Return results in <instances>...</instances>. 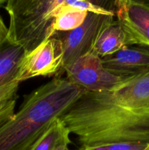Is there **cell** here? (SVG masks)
I'll list each match as a JSON object with an SVG mask.
<instances>
[{
    "label": "cell",
    "mask_w": 149,
    "mask_h": 150,
    "mask_svg": "<svg viewBox=\"0 0 149 150\" xmlns=\"http://www.w3.org/2000/svg\"><path fill=\"white\" fill-rule=\"evenodd\" d=\"M60 119L77 136L80 148L149 144V111L121 106L104 92L86 91Z\"/></svg>",
    "instance_id": "cell-1"
},
{
    "label": "cell",
    "mask_w": 149,
    "mask_h": 150,
    "mask_svg": "<svg viewBox=\"0 0 149 150\" xmlns=\"http://www.w3.org/2000/svg\"><path fill=\"white\" fill-rule=\"evenodd\" d=\"M104 93L108 99L121 106L149 111V70L129 79L111 92Z\"/></svg>",
    "instance_id": "cell-9"
},
{
    "label": "cell",
    "mask_w": 149,
    "mask_h": 150,
    "mask_svg": "<svg viewBox=\"0 0 149 150\" xmlns=\"http://www.w3.org/2000/svg\"><path fill=\"white\" fill-rule=\"evenodd\" d=\"M64 0H8L4 8L10 18L7 39L29 53L52 38L56 9Z\"/></svg>",
    "instance_id": "cell-3"
},
{
    "label": "cell",
    "mask_w": 149,
    "mask_h": 150,
    "mask_svg": "<svg viewBox=\"0 0 149 150\" xmlns=\"http://www.w3.org/2000/svg\"><path fill=\"white\" fill-rule=\"evenodd\" d=\"M113 11L125 32L128 46L149 48V4L144 1L117 0L113 1Z\"/></svg>",
    "instance_id": "cell-7"
},
{
    "label": "cell",
    "mask_w": 149,
    "mask_h": 150,
    "mask_svg": "<svg viewBox=\"0 0 149 150\" xmlns=\"http://www.w3.org/2000/svg\"><path fill=\"white\" fill-rule=\"evenodd\" d=\"M149 144L145 143H119L93 147L80 148L77 150H146Z\"/></svg>",
    "instance_id": "cell-14"
},
{
    "label": "cell",
    "mask_w": 149,
    "mask_h": 150,
    "mask_svg": "<svg viewBox=\"0 0 149 150\" xmlns=\"http://www.w3.org/2000/svg\"><path fill=\"white\" fill-rule=\"evenodd\" d=\"M26 54L20 45L11 42L7 38L0 43V87L16 81Z\"/></svg>",
    "instance_id": "cell-10"
},
{
    "label": "cell",
    "mask_w": 149,
    "mask_h": 150,
    "mask_svg": "<svg viewBox=\"0 0 149 150\" xmlns=\"http://www.w3.org/2000/svg\"><path fill=\"white\" fill-rule=\"evenodd\" d=\"M128 46L125 32L118 21L113 20L98 37L91 52L102 58Z\"/></svg>",
    "instance_id": "cell-11"
},
{
    "label": "cell",
    "mask_w": 149,
    "mask_h": 150,
    "mask_svg": "<svg viewBox=\"0 0 149 150\" xmlns=\"http://www.w3.org/2000/svg\"><path fill=\"white\" fill-rule=\"evenodd\" d=\"M146 150H149V147H148V149H146Z\"/></svg>",
    "instance_id": "cell-18"
},
{
    "label": "cell",
    "mask_w": 149,
    "mask_h": 150,
    "mask_svg": "<svg viewBox=\"0 0 149 150\" xmlns=\"http://www.w3.org/2000/svg\"><path fill=\"white\" fill-rule=\"evenodd\" d=\"M146 3V4H149V1H144Z\"/></svg>",
    "instance_id": "cell-17"
},
{
    "label": "cell",
    "mask_w": 149,
    "mask_h": 150,
    "mask_svg": "<svg viewBox=\"0 0 149 150\" xmlns=\"http://www.w3.org/2000/svg\"><path fill=\"white\" fill-rule=\"evenodd\" d=\"M113 16L89 12L86 20L79 27L66 32H56L63 51L62 65L55 78H61L72 63L80 57L91 52L98 37L114 20Z\"/></svg>",
    "instance_id": "cell-4"
},
{
    "label": "cell",
    "mask_w": 149,
    "mask_h": 150,
    "mask_svg": "<svg viewBox=\"0 0 149 150\" xmlns=\"http://www.w3.org/2000/svg\"><path fill=\"white\" fill-rule=\"evenodd\" d=\"M65 73L69 81L91 92H111L129 80L106 70L102 64V58L93 52L75 60L66 69Z\"/></svg>",
    "instance_id": "cell-5"
},
{
    "label": "cell",
    "mask_w": 149,
    "mask_h": 150,
    "mask_svg": "<svg viewBox=\"0 0 149 150\" xmlns=\"http://www.w3.org/2000/svg\"><path fill=\"white\" fill-rule=\"evenodd\" d=\"M70 132L62 120L56 118L29 150H56L71 143Z\"/></svg>",
    "instance_id": "cell-12"
},
{
    "label": "cell",
    "mask_w": 149,
    "mask_h": 150,
    "mask_svg": "<svg viewBox=\"0 0 149 150\" xmlns=\"http://www.w3.org/2000/svg\"><path fill=\"white\" fill-rule=\"evenodd\" d=\"M104 67L112 74L130 79L149 70V48L125 46L102 58Z\"/></svg>",
    "instance_id": "cell-8"
},
{
    "label": "cell",
    "mask_w": 149,
    "mask_h": 150,
    "mask_svg": "<svg viewBox=\"0 0 149 150\" xmlns=\"http://www.w3.org/2000/svg\"><path fill=\"white\" fill-rule=\"evenodd\" d=\"M20 83L12 82L0 87V127L15 114Z\"/></svg>",
    "instance_id": "cell-13"
},
{
    "label": "cell",
    "mask_w": 149,
    "mask_h": 150,
    "mask_svg": "<svg viewBox=\"0 0 149 150\" xmlns=\"http://www.w3.org/2000/svg\"><path fill=\"white\" fill-rule=\"evenodd\" d=\"M6 1H4V0H0V6L6 3ZM7 34H8V28L4 24L2 18L0 15V43L7 39Z\"/></svg>",
    "instance_id": "cell-15"
},
{
    "label": "cell",
    "mask_w": 149,
    "mask_h": 150,
    "mask_svg": "<svg viewBox=\"0 0 149 150\" xmlns=\"http://www.w3.org/2000/svg\"><path fill=\"white\" fill-rule=\"evenodd\" d=\"M63 51L59 40L53 35L25 55L16 81L39 76H56L62 65Z\"/></svg>",
    "instance_id": "cell-6"
},
{
    "label": "cell",
    "mask_w": 149,
    "mask_h": 150,
    "mask_svg": "<svg viewBox=\"0 0 149 150\" xmlns=\"http://www.w3.org/2000/svg\"><path fill=\"white\" fill-rule=\"evenodd\" d=\"M56 150H70V149H69L68 146H62V147L58 148V149Z\"/></svg>",
    "instance_id": "cell-16"
},
{
    "label": "cell",
    "mask_w": 149,
    "mask_h": 150,
    "mask_svg": "<svg viewBox=\"0 0 149 150\" xmlns=\"http://www.w3.org/2000/svg\"><path fill=\"white\" fill-rule=\"evenodd\" d=\"M86 90L55 78L26 95L18 111L0 127V150H29Z\"/></svg>",
    "instance_id": "cell-2"
}]
</instances>
